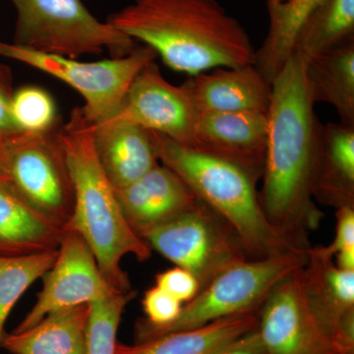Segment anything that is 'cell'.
Masks as SVG:
<instances>
[{"instance_id": "obj_1", "label": "cell", "mask_w": 354, "mask_h": 354, "mask_svg": "<svg viewBox=\"0 0 354 354\" xmlns=\"http://www.w3.org/2000/svg\"><path fill=\"white\" fill-rule=\"evenodd\" d=\"M306 62L297 53L272 83L268 137L259 191L270 225L292 248L308 251L310 234L323 212L312 197V174L319 120L305 75Z\"/></svg>"}, {"instance_id": "obj_2", "label": "cell", "mask_w": 354, "mask_h": 354, "mask_svg": "<svg viewBox=\"0 0 354 354\" xmlns=\"http://www.w3.org/2000/svg\"><path fill=\"white\" fill-rule=\"evenodd\" d=\"M106 22L189 76L254 64L250 37L216 0H135Z\"/></svg>"}, {"instance_id": "obj_3", "label": "cell", "mask_w": 354, "mask_h": 354, "mask_svg": "<svg viewBox=\"0 0 354 354\" xmlns=\"http://www.w3.org/2000/svg\"><path fill=\"white\" fill-rule=\"evenodd\" d=\"M59 136L75 195L68 230L87 242L109 286L118 292H128L131 283L121 261L127 255L146 261L152 250L123 216L115 189L97 160L92 127L82 108L71 111Z\"/></svg>"}, {"instance_id": "obj_4", "label": "cell", "mask_w": 354, "mask_h": 354, "mask_svg": "<svg viewBox=\"0 0 354 354\" xmlns=\"http://www.w3.org/2000/svg\"><path fill=\"white\" fill-rule=\"evenodd\" d=\"M152 136L160 164L176 172L199 201L227 221L249 259L301 251L288 245L270 225L260 204L259 180L248 171L160 133L152 132Z\"/></svg>"}, {"instance_id": "obj_5", "label": "cell", "mask_w": 354, "mask_h": 354, "mask_svg": "<svg viewBox=\"0 0 354 354\" xmlns=\"http://www.w3.org/2000/svg\"><path fill=\"white\" fill-rule=\"evenodd\" d=\"M308 251H290L264 259L246 260L228 268L191 301L183 304L174 322L160 328L147 327L137 322L136 342L259 311L277 283L304 267Z\"/></svg>"}, {"instance_id": "obj_6", "label": "cell", "mask_w": 354, "mask_h": 354, "mask_svg": "<svg viewBox=\"0 0 354 354\" xmlns=\"http://www.w3.org/2000/svg\"><path fill=\"white\" fill-rule=\"evenodd\" d=\"M17 13L14 44L76 58L108 50L113 57L130 55L137 43L109 22L95 17L82 0H11Z\"/></svg>"}, {"instance_id": "obj_7", "label": "cell", "mask_w": 354, "mask_h": 354, "mask_svg": "<svg viewBox=\"0 0 354 354\" xmlns=\"http://www.w3.org/2000/svg\"><path fill=\"white\" fill-rule=\"evenodd\" d=\"M0 57L29 65L73 88L85 101L86 120L95 127L118 113L134 79L158 55L145 44H137L125 57L83 62L0 41Z\"/></svg>"}, {"instance_id": "obj_8", "label": "cell", "mask_w": 354, "mask_h": 354, "mask_svg": "<svg viewBox=\"0 0 354 354\" xmlns=\"http://www.w3.org/2000/svg\"><path fill=\"white\" fill-rule=\"evenodd\" d=\"M142 239L151 250L194 274L200 290L228 268L251 260L227 221L199 200Z\"/></svg>"}, {"instance_id": "obj_9", "label": "cell", "mask_w": 354, "mask_h": 354, "mask_svg": "<svg viewBox=\"0 0 354 354\" xmlns=\"http://www.w3.org/2000/svg\"><path fill=\"white\" fill-rule=\"evenodd\" d=\"M60 127L41 134L23 133L7 143L6 183L39 213L68 230L75 195Z\"/></svg>"}, {"instance_id": "obj_10", "label": "cell", "mask_w": 354, "mask_h": 354, "mask_svg": "<svg viewBox=\"0 0 354 354\" xmlns=\"http://www.w3.org/2000/svg\"><path fill=\"white\" fill-rule=\"evenodd\" d=\"M36 304L14 332H23L60 310L90 304L114 292L97 265L92 249L73 230H67L57 260L43 276Z\"/></svg>"}, {"instance_id": "obj_11", "label": "cell", "mask_w": 354, "mask_h": 354, "mask_svg": "<svg viewBox=\"0 0 354 354\" xmlns=\"http://www.w3.org/2000/svg\"><path fill=\"white\" fill-rule=\"evenodd\" d=\"M198 116L185 86L165 80L153 60L139 72L120 111L106 122L130 123L190 147Z\"/></svg>"}, {"instance_id": "obj_12", "label": "cell", "mask_w": 354, "mask_h": 354, "mask_svg": "<svg viewBox=\"0 0 354 354\" xmlns=\"http://www.w3.org/2000/svg\"><path fill=\"white\" fill-rule=\"evenodd\" d=\"M301 268L279 281L260 307L256 330L264 354H339L310 312Z\"/></svg>"}, {"instance_id": "obj_13", "label": "cell", "mask_w": 354, "mask_h": 354, "mask_svg": "<svg viewBox=\"0 0 354 354\" xmlns=\"http://www.w3.org/2000/svg\"><path fill=\"white\" fill-rule=\"evenodd\" d=\"M305 300L339 354H354V271L335 265L320 246L311 247L300 270Z\"/></svg>"}, {"instance_id": "obj_14", "label": "cell", "mask_w": 354, "mask_h": 354, "mask_svg": "<svg viewBox=\"0 0 354 354\" xmlns=\"http://www.w3.org/2000/svg\"><path fill=\"white\" fill-rule=\"evenodd\" d=\"M267 137V113H199L190 148L239 165L260 181Z\"/></svg>"}, {"instance_id": "obj_15", "label": "cell", "mask_w": 354, "mask_h": 354, "mask_svg": "<svg viewBox=\"0 0 354 354\" xmlns=\"http://www.w3.org/2000/svg\"><path fill=\"white\" fill-rule=\"evenodd\" d=\"M115 194L128 225L141 239L198 202L183 179L160 162Z\"/></svg>"}, {"instance_id": "obj_16", "label": "cell", "mask_w": 354, "mask_h": 354, "mask_svg": "<svg viewBox=\"0 0 354 354\" xmlns=\"http://www.w3.org/2000/svg\"><path fill=\"white\" fill-rule=\"evenodd\" d=\"M198 113H267L272 84L254 64L218 67L184 82Z\"/></svg>"}, {"instance_id": "obj_17", "label": "cell", "mask_w": 354, "mask_h": 354, "mask_svg": "<svg viewBox=\"0 0 354 354\" xmlns=\"http://www.w3.org/2000/svg\"><path fill=\"white\" fill-rule=\"evenodd\" d=\"M311 190L316 203L354 208V127L319 121Z\"/></svg>"}, {"instance_id": "obj_18", "label": "cell", "mask_w": 354, "mask_h": 354, "mask_svg": "<svg viewBox=\"0 0 354 354\" xmlns=\"http://www.w3.org/2000/svg\"><path fill=\"white\" fill-rule=\"evenodd\" d=\"M91 127L97 160L114 189L129 185L160 164L152 132L113 121Z\"/></svg>"}, {"instance_id": "obj_19", "label": "cell", "mask_w": 354, "mask_h": 354, "mask_svg": "<svg viewBox=\"0 0 354 354\" xmlns=\"http://www.w3.org/2000/svg\"><path fill=\"white\" fill-rule=\"evenodd\" d=\"M66 230L30 206L6 181L0 183V256L58 250Z\"/></svg>"}, {"instance_id": "obj_20", "label": "cell", "mask_w": 354, "mask_h": 354, "mask_svg": "<svg viewBox=\"0 0 354 354\" xmlns=\"http://www.w3.org/2000/svg\"><path fill=\"white\" fill-rule=\"evenodd\" d=\"M90 304L53 312L23 332L4 335L1 348L12 354H87Z\"/></svg>"}, {"instance_id": "obj_21", "label": "cell", "mask_w": 354, "mask_h": 354, "mask_svg": "<svg viewBox=\"0 0 354 354\" xmlns=\"http://www.w3.org/2000/svg\"><path fill=\"white\" fill-rule=\"evenodd\" d=\"M258 312L215 321L195 329L169 333L136 342L134 346L118 342L115 354H213L256 329Z\"/></svg>"}, {"instance_id": "obj_22", "label": "cell", "mask_w": 354, "mask_h": 354, "mask_svg": "<svg viewBox=\"0 0 354 354\" xmlns=\"http://www.w3.org/2000/svg\"><path fill=\"white\" fill-rule=\"evenodd\" d=\"M305 75L314 104H330L342 124L354 127L353 39L309 59Z\"/></svg>"}, {"instance_id": "obj_23", "label": "cell", "mask_w": 354, "mask_h": 354, "mask_svg": "<svg viewBox=\"0 0 354 354\" xmlns=\"http://www.w3.org/2000/svg\"><path fill=\"white\" fill-rule=\"evenodd\" d=\"M324 1L286 0L276 6H268L269 30L262 46L255 51L254 65L270 83L292 55L298 34Z\"/></svg>"}, {"instance_id": "obj_24", "label": "cell", "mask_w": 354, "mask_h": 354, "mask_svg": "<svg viewBox=\"0 0 354 354\" xmlns=\"http://www.w3.org/2000/svg\"><path fill=\"white\" fill-rule=\"evenodd\" d=\"M354 0H325L305 23L293 53L308 62L353 39Z\"/></svg>"}, {"instance_id": "obj_25", "label": "cell", "mask_w": 354, "mask_h": 354, "mask_svg": "<svg viewBox=\"0 0 354 354\" xmlns=\"http://www.w3.org/2000/svg\"><path fill=\"white\" fill-rule=\"evenodd\" d=\"M58 250L24 256H0V348L7 318L23 293L53 267Z\"/></svg>"}, {"instance_id": "obj_26", "label": "cell", "mask_w": 354, "mask_h": 354, "mask_svg": "<svg viewBox=\"0 0 354 354\" xmlns=\"http://www.w3.org/2000/svg\"><path fill=\"white\" fill-rule=\"evenodd\" d=\"M137 293L114 292L90 304L87 332V354H115L116 334L125 306Z\"/></svg>"}, {"instance_id": "obj_27", "label": "cell", "mask_w": 354, "mask_h": 354, "mask_svg": "<svg viewBox=\"0 0 354 354\" xmlns=\"http://www.w3.org/2000/svg\"><path fill=\"white\" fill-rule=\"evenodd\" d=\"M11 113L21 131L41 134L60 127L53 97L43 88L24 86L13 93Z\"/></svg>"}, {"instance_id": "obj_28", "label": "cell", "mask_w": 354, "mask_h": 354, "mask_svg": "<svg viewBox=\"0 0 354 354\" xmlns=\"http://www.w3.org/2000/svg\"><path fill=\"white\" fill-rule=\"evenodd\" d=\"M337 225L334 241L320 246L326 255L335 258V265L346 271H354V208L342 207L335 213Z\"/></svg>"}, {"instance_id": "obj_29", "label": "cell", "mask_w": 354, "mask_h": 354, "mask_svg": "<svg viewBox=\"0 0 354 354\" xmlns=\"http://www.w3.org/2000/svg\"><path fill=\"white\" fill-rule=\"evenodd\" d=\"M142 305L146 318L139 319L137 322L152 328L165 327L174 322L183 306L176 298L157 286L146 291Z\"/></svg>"}, {"instance_id": "obj_30", "label": "cell", "mask_w": 354, "mask_h": 354, "mask_svg": "<svg viewBox=\"0 0 354 354\" xmlns=\"http://www.w3.org/2000/svg\"><path fill=\"white\" fill-rule=\"evenodd\" d=\"M156 286L167 291L183 304L191 301L200 291V283L194 274L177 266L158 272L156 276Z\"/></svg>"}, {"instance_id": "obj_31", "label": "cell", "mask_w": 354, "mask_h": 354, "mask_svg": "<svg viewBox=\"0 0 354 354\" xmlns=\"http://www.w3.org/2000/svg\"><path fill=\"white\" fill-rule=\"evenodd\" d=\"M10 67L0 64V138L12 140L23 134L11 113L13 87Z\"/></svg>"}, {"instance_id": "obj_32", "label": "cell", "mask_w": 354, "mask_h": 354, "mask_svg": "<svg viewBox=\"0 0 354 354\" xmlns=\"http://www.w3.org/2000/svg\"><path fill=\"white\" fill-rule=\"evenodd\" d=\"M213 354H264V351L257 330L254 329L237 337Z\"/></svg>"}, {"instance_id": "obj_33", "label": "cell", "mask_w": 354, "mask_h": 354, "mask_svg": "<svg viewBox=\"0 0 354 354\" xmlns=\"http://www.w3.org/2000/svg\"><path fill=\"white\" fill-rule=\"evenodd\" d=\"M9 141L0 138V183L6 181V151Z\"/></svg>"}, {"instance_id": "obj_34", "label": "cell", "mask_w": 354, "mask_h": 354, "mask_svg": "<svg viewBox=\"0 0 354 354\" xmlns=\"http://www.w3.org/2000/svg\"><path fill=\"white\" fill-rule=\"evenodd\" d=\"M286 0H268V6H276V4L283 3Z\"/></svg>"}]
</instances>
